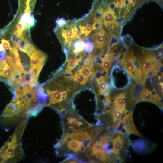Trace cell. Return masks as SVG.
<instances>
[{
    "mask_svg": "<svg viewBox=\"0 0 163 163\" xmlns=\"http://www.w3.org/2000/svg\"><path fill=\"white\" fill-rule=\"evenodd\" d=\"M149 101L153 103V94L149 89L143 88L141 91L137 101Z\"/></svg>",
    "mask_w": 163,
    "mask_h": 163,
    "instance_id": "16",
    "label": "cell"
},
{
    "mask_svg": "<svg viewBox=\"0 0 163 163\" xmlns=\"http://www.w3.org/2000/svg\"><path fill=\"white\" fill-rule=\"evenodd\" d=\"M92 37L95 49H101L106 44V36L103 28L98 30Z\"/></svg>",
    "mask_w": 163,
    "mask_h": 163,
    "instance_id": "8",
    "label": "cell"
},
{
    "mask_svg": "<svg viewBox=\"0 0 163 163\" xmlns=\"http://www.w3.org/2000/svg\"><path fill=\"white\" fill-rule=\"evenodd\" d=\"M120 64L136 83L141 85H144L145 78L142 74L138 59L132 51L124 54L120 60Z\"/></svg>",
    "mask_w": 163,
    "mask_h": 163,
    "instance_id": "2",
    "label": "cell"
},
{
    "mask_svg": "<svg viewBox=\"0 0 163 163\" xmlns=\"http://www.w3.org/2000/svg\"><path fill=\"white\" fill-rule=\"evenodd\" d=\"M2 72L4 77L11 80L15 79V75L6 61L3 62Z\"/></svg>",
    "mask_w": 163,
    "mask_h": 163,
    "instance_id": "19",
    "label": "cell"
},
{
    "mask_svg": "<svg viewBox=\"0 0 163 163\" xmlns=\"http://www.w3.org/2000/svg\"><path fill=\"white\" fill-rule=\"evenodd\" d=\"M28 99L24 97H16L12 101L14 102L17 108V115L21 117L24 113V110L28 101Z\"/></svg>",
    "mask_w": 163,
    "mask_h": 163,
    "instance_id": "10",
    "label": "cell"
},
{
    "mask_svg": "<svg viewBox=\"0 0 163 163\" xmlns=\"http://www.w3.org/2000/svg\"><path fill=\"white\" fill-rule=\"evenodd\" d=\"M1 117L4 118V120L8 123L15 121L20 117L17 115V108L14 102H11L6 106L3 110Z\"/></svg>",
    "mask_w": 163,
    "mask_h": 163,
    "instance_id": "7",
    "label": "cell"
},
{
    "mask_svg": "<svg viewBox=\"0 0 163 163\" xmlns=\"http://www.w3.org/2000/svg\"><path fill=\"white\" fill-rule=\"evenodd\" d=\"M66 24L61 31V37L63 40L64 44H68V46L71 44L72 40L79 38L78 30L75 24Z\"/></svg>",
    "mask_w": 163,
    "mask_h": 163,
    "instance_id": "5",
    "label": "cell"
},
{
    "mask_svg": "<svg viewBox=\"0 0 163 163\" xmlns=\"http://www.w3.org/2000/svg\"><path fill=\"white\" fill-rule=\"evenodd\" d=\"M23 152L21 145L5 149L0 157V162H15L23 158Z\"/></svg>",
    "mask_w": 163,
    "mask_h": 163,
    "instance_id": "4",
    "label": "cell"
},
{
    "mask_svg": "<svg viewBox=\"0 0 163 163\" xmlns=\"http://www.w3.org/2000/svg\"><path fill=\"white\" fill-rule=\"evenodd\" d=\"M110 114L113 121L116 127L119 126L122 123V118L124 112L115 109H111L107 111Z\"/></svg>",
    "mask_w": 163,
    "mask_h": 163,
    "instance_id": "14",
    "label": "cell"
},
{
    "mask_svg": "<svg viewBox=\"0 0 163 163\" xmlns=\"http://www.w3.org/2000/svg\"><path fill=\"white\" fill-rule=\"evenodd\" d=\"M91 155L94 156L97 159L102 162H109L110 161V157L109 155V154H107V153L104 150L101 149L91 153Z\"/></svg>",
    "mask_w": 163,
    "mask_h": 163,
    "instance_id": "20",
    "label": "cell"
},
{
    "mask_svg": "<svg viewBox=\"0 0 163 163\" xmlns=\"http://www.w3.org/2000/svg\"><path fill=\"white\" fill-rule=\"evenodd\" d=\"M1 41V44L4 50H5L8 49L10 50L11 49V47L9 40H6L4 38H2Z\"/></svg>",
    "mask_w": 163,
    "mask_h": 163,
    "instance_id": "28",
    "label": "cell"
},
{
    "mask_svg": "<svg viewBox=\"0 0 163 163\" xmlns=\"http://www.w3.org/2000/svg\"><path fill=\"white\" fill-rule=\"evenodd\" d=\"M68 47L72 50V55L78 56L82 53L84 50V42L82 40H78L73 43H71Z\"/></svg>",
    "mask_w": 163,
    "mask_h": 163,
    "instance_id": "13",
    "label": "cell"
},
{
    "mask_svg": "<svg viewBox=\"0 0 163 163\" xmlns=\"http://www.w3.org/2000/svg\"><path fill=\"white\" fill-rule=\"evenodd\" d=\"M20 21L25 29L34 26L35 24V20L30 14L24 13L21 17Z\"/></svg>",
    "mask_w": 163,
    "mask_h": 163,
    "instance_id": "18",
    "label": "cell"
},
{
    "mask_svg": "<svg viewBox=\"0 0 163 163\" xmlns=\"http://www.w3.org/2000/svg\"><path fill=\"white\" fill-rule=\"evenodd\" d=\"M106 80L105 79L98 82V94L104 96L109 94L108 84H107Z\"/></svg>",
    "mask_w": 163,
    "mask_h": 163,
    "instance_id": "22",
    "label": "cell"
},
{
    "mask_svg": "<svg viewBox=\"0 0 163 163\" xmlns=\"http://www.w3.org/2000/svg\"><path fill=\"white\" fill-rule=\"evenodd\" d=\"M137 59L142 74L145 79L157 75L162 64L157 58L154 51L143 50L142 54L138 55Z\"/></svg>",
    "mask_w": 163,
    "mask_h": 163,
    "instance_id": "1",
    "label": "cell"
},
{
    "mask_svg": "<svg viewBox=\"0 0 163 163\" xmlns=\"http://www.w3.org/2000/svg\"><path fill=\"white\" fill-rule=\"evenodd\" d=\"M154 93L153 94L154 101L153 103L157 105L159 107H162L161 99L159 95L157 93L155 90L154 89L153 91Z\"/></svg>",
    "mask_w": 163,
    "mask_h": 163,
    "instance_id": "26",
    "label": "cell"
},
{
    "mask_svg": "<svg viewBox=\"0 0 163 163\" xmlns=\"http://www.w3.org/2000/svg\"><path fill=\"white\" fill-rule=\"evenodd\" d=\"M17 79L19 83L22 86H24L27 82L23 75H19Z\"/></svg>",
    "mask_w": 163,
    "mask_h": 163,
    "instance_id": "32",
    "label": "cell"
},
{
    "mask_svg": "<svg viewBox=\"0 0 163 163\" xmlns=\"http://www.w3.org/2000/svg\"><path fill=\"white\" fill-rule=\"evenodd\" d=\"M101 63L99 66L101 67L102 71H104L108 74V71L111 67L113 61L112 60L109 53H106L101 59Z\"/></svg>",
    "mask_w": 163,
    "mask_h": 163,
    "instance_id": "17",
    "label": "cell"
},
{
    "mask_svg": "<svg viewBox=\"0 0 163 163\" xmlns=\"http://www.w3.org/2000/svg\"><path fill=\"white\" fill-rule=\"evenodd\" d=\"M5 149V145H4L0 148V156L3 153Z\"/></svg>",
    "mask_w": 163,
    "mask_h": 163,
    "instance_id": "34",
    "label": "cell"
},
{
    "mask_svg": "<svg viewBox=\"0 0 163 163\" xmlns=\"http://www.w3.org/2000/svg\"><path fill=\"white\" fill-rule=\"evenodd\" d=\"M117 133V135L115 134L116 136L112 140L113 146L110 151L113 154L118 155L120 151L123 147V140L121 136L122 133L118 131Z\"/></svg>",
    "mask_w": 163,
    "mask_h": 163,
    "instance_id": "12",
    "label": "cell"
},
{
    "mask_svg": "<svg viewBox=\"0 0 163 163\" xmlns=\"http://www.w3.org/2000/svg\"><path fill=\"white\" fill-rule=\"evenodd\" d=\"M65 163H78L84 162L83 161L79 160L77 158L75 157L74 156L70 155L66 159L62 161Z\"/></svg>",
    "mask_w": 163,
    "mask_h": 163,
    "instance_id": "25",
    "label": "cell"
},
{
    "mask_svg": "<svg viewBox=\"0 0 163 163\" xmlns=\"http://www.w3.org/2000/svg\"><path fill=\"white\" fill-rule=\"evenodd\" d=\"M86 29L85 36L87 37L93 30V25L90 24H87L85 26Z\"/></svg>",
    "mask_w": 163,
    "mask_h": 163,
    "instance_id": "33",
    "label": "cell"
},
{
    "mask_svg": "<svg viewBox=\"0 0 163 163\" xmlns=\"http://www.w3.org/2000/svg\"><path fill=\"white\" fill-rule=\"evenodd\" d=\"M41 70L37 67L30 68V71L32 76L37 81Z\"/></svg>",
    "mask_w": 163,
    "mask_h": 163,
    "instance_id": "27",
    "label": "cell"
},
{
    "mask_svg": "<svg viewBox=\"0 0 163 163\" xmlns=\"http://www.w3.org/2000/svg\"><path fill=\"white\" fill-rule=\"evenodd\" d=\"M94 43L89 39L86 40L84 42V50L86 52L91 53L94 49Z\"/></svg>",
    "mask_w": 163,
    "mask_h": 163,
    "instance_id": "23",
    "label": "cell"
},
{
    "mask_svg": "<svg viewBox=\"0 0 163 163\" xmlns=\"http://www.w3.org/2000/svg\"><path fill=\"white\" fill-rule=\"evenodd\" d=\"M56 22L58 26L60 27H64L67 23L66 21L62 18L57 19Z\"/></svg>",
    "mask_w": 163,
    "mask_h": 163,
    "instance_id": "30",
    "label": "cell"
},
{
    "mask_svg": "<svg viewBox=\"0 0 163 163\" xmlns=\"http://www.w3.org/2000/svg\"><path fill=\"white\" fill-rule=\"evenodd\" d=\"M102 22L101 17L99 16L96 17L93 24V30H97L102 28Z\"/></svg>",
    "mask_w": 163,
    "mask_h": 163,
    "instance_id": "24",
    "label": "cell"
},
{
    "mask_svg": "<svg viewBox=\"0 0 163 163\" xmlns=\"http://www.w3.org/2000/svg\"><path fill=\"white\" fill-rule=\"evenodd\" d=\"M33 89L32 85L30 83L27 82L24 87L23 90L27 93H30Z\"/></svg>",
    "mask_w": 163,
    "mask_h": 163,
    "instance_id": "31",
    "label": "cell"
},
{
    "mask_svg": "<svg viewBox=\"0 0 163 163\" xmlns=\"http://www.w3.org/2000/svg\"><path fill=\"white\" fill-rule=\"evenodd\" d=\"M71 78L80 86L86 84L89 80L77 71L72 75Z\"/></svg>",
    "mask_w": 163,
    "mask_h": 163,
    "instance_id": "21",
    "label": "cell"
},
{
    "mask_svg": "<svg viewBox=\"0 0 163 163\" xmlns=\"http://www.w3.org/2000/svg\"><path fill=\"white\" fill-rule=\"evenodd\" d=\"M134 110L126 114L122 120L123 127L126 132L128 134H133L142 137V136L136 128L133 120Z\"/></svg>",
    "mask_w": 163,
    "mask_h": 163,
    "instance_id": "6",
    "label": "cell"
},
{
    "mask_svg": "<svg viewBox=\"0 0 163 163\" xmlns=\"http://www.w3.org/2000/svg\"><path fill=\"white\" fill-rule=\"evenodd\" d=\"M61 116L63 124H64L63 135L70 134L77 130L86 129L93 126L75 111L66 112Z\"/></svg>",
    "mask_w": 163,
    "mask_h": 163,
    "instance_id": "3",
    "label": "cell"
},
{
    "mask_svg": "<svg viewBox=\"0 0 163 163\" xmlns=\"http://www.w3.org/2000/svg\"><path fill=\"white\" fill-rule=\"evenodd\" d=\"M66 148L69 151L75 152H84L86 149L84 147L83 142L81 140L72 139L67 142Z\"/></svg>",
    "mask_w": 163,
    "mask_h": 163,
    "instance_id": "11",
    "label": "cell"
},
{
    "mask_svg": "<svg viewBox=\"0 0 163 163\" xmlns=\"http://www.w3.org/2000/svg\"><path fill=\"white\" fill-rule=\"evenodd\" d=\"M15 95L13 98L16 97H24L26 96L27 93L24 90L20 89H15L13 91Z\"/></svg>",
    "mask_w": 163,
    "mask_h": 163,
    "instance_id": "29",
    "label": "cell"
},
{
    "mask_svg": "<svg viewBox=\"0 0 163 163\" xmlns=\"http://www.w3.org/2000/svg\"><path fill=\"white\" fill-rule=\"evenodd\" d=\"M126 94L125 92H121L116 96L113 99V105L115 109L125 113L127 111L126 109L125 99Z\"/></svg>",
    "mask_w": 163,
    "mask_h": 163,
    "instance_id": "9",
    "label": "cell"
},
{
    "mask_svg": "<svg viewBox=\"0 0 163 163\" xmlns=\"http://www.w3.org/2000/svg\"><path fill=\"white\" fill-rule=\"evenodd\" d=\"M94 65V64L91 65L83 64L77 71L89 79V78L95 75Z\"/></svg>",
    "mask_w": 163,
    "mask_h": 163,
    "instance_id": "15",
    "label": "cell"
}]
</instances>
